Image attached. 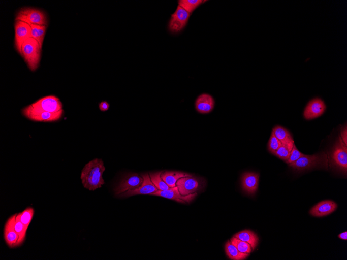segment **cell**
<instances>
[{
	"instance_id": "ffe728a7",
	"label": "cell",
	"mask_w": 347,
	"mask_h": 260,
	"mask_svg": "<svg viewBox=\"0 0 347 260\" xmlns=\"http://www.w3.org/2000/svg\"><path fill=\"white\" fill-rule=\"evenodd\" d=\"M234 237L249 244L253 250L259 243V238L256 233L250 230H244L235 235Z\"/></svg>"
},
{
	"instance_id": "3957f363",
	"label": "cell",
	"mask_w": 347,
	"mask_h": 260,
	"mask_svg": "<svg viewBox=\"0 0 347 260\" xmlns=\"http://www.w3.org/2000/svg\"><path fill=\"white\" fill-rule=\"evenodd\" d=\"M328 164L327 155L325 153H321L313 155H304L289 165L295 170L303 171L315 168H327Z\"/></svg>"
},
{
	"instance_id": "8fae6325",
	"label": "cell",
	"mask_w": 347,
	"mask_h": 260,
	"mask_svg": "<svg viewBox=\"0 0 347 260\" xmlns=\"http://www.w3.org/2000/svg\"><path fill=\"white\" fill-rule=\"evenodd\" d=\"M31 105L34 107L52 113H57L63 111L61 102L59 99L54 96L43 98Z\"/></svg>"
},
{
	"instance_id": "44dd1931",
	"label": "cell",
	"mask_w": 347,
	"mask_h": 260,
	"mask_svg": "<svg viewBox=\"0 0 347 260\" xmlns=\"http://www.w3.org/2000/svg\"><path fill=\"white\" fill-rule=\"evenodd\" d=\"M225 251L228 257L232 260H243L246 259L249 253H242L232 244L228 241L225 245Z\"/></svg>"
},
{
	"instance_id": "5b68a950",
	"label": "cell",
	"mask_w": 347,
	"mask_h": 260,
	"mask_svg": "<svg viewBox=\"0 0 347 260\" xmlns=\"http://www.w3.org/2000/svg\"><path fill=\"white\" fill-rule=\"evenodd\" d=\"M15 20L26 22L28 24L47 26V18L41 10L34 8L21 9L17 14Z\"/></svg>"
},
{
	"instance_id": "f546056e",
	"label": "cell",
	"mask_w": 347,
	"mask_h": 260,
	"mask_svg": "<svg viewBox=\"0 0 347 260\" xmlns=\"http://www.w3.org/2000/svg\"><path fill=\"white\" fill-rule=\"evenodd\" d=\"M282 143L281 142L272 132L268 144V149L269 152L274 154L275 152L279 149Z\"/></svg>"
},
{
	"instance_id": "30bf717a",
	"label": "cell",
	"mask_w": 347,
	"mask_h": 260,
	"mask_svg": "<svg viewBox=\"0 0 347 260\" xmlns=\"http://www.w3.org/2000/svg\"><path fill=\"white\" fill-rule=\"evenodd\" d=\"M332 159L335 166L344 172L347 170V146H346L340 136L334 147Z\"/></svg>"
},
{
	"instance_id": "8992f818",
	"label": "cell",
	"mask_w": 347,
	"mask_h": 260,
	"mask_svg": "<svg viewBox=\"0 0 347 260\" xmlns=\"http://www.w3.org/2000/svg\"><path fill=\"white\" fill-rule=\"evenodd\" d=\"M143 181L142 176L137 173H128L114 188L115 195L120 196L129 190H136L142 186Z\"/></svg>"
},
{
	"instance_id": "7a4b0ae2",
	"label": "cell",
	"mask_w": 347,
	"mask_h": 260,
	"mask_svg": "<svg viewBox=\"0 0 347 260\" xmlns=\"http://www.w3.org/2000/svg\"><path fill=\"white\" fill-rule=\"evenodd\" d=\"M41 50L38 42L31 37L22 45V56L32 72H35L39 66Z\"/></svg>"
},
{
	"instance_id": "603a6c76",
	"label": "cell",
	"mask_w": 347,
	"mask_h": 260,
	"mask_svg": "<svg viewBox=\"0 0 347 260\" xmlns=\"http://www.w3.org/2000/svg\"><path fill=\"white\" fill-rule=\"evenodd\" d=\"M31 37L36 40L42 49L43 42L45 37L46 30V26H41L38 25L31 24Z\"/></svg>"
},
{
	"instance_id": "9c48e42d",
	"label": "cell",
	"mask_w": 347,
	"mask_h": 260,
	"mask_svg": "<svg viewBox=\"0 0 347 260\" xmlns=\"http://www.w3.org/2000/svg\"><path fill=\"white\" fill-rule=\"evenodd\" d=\"M202 185L201 180L193 176L181 178L176 183L179 193L183 196L196 193L202 188Z\"/></svg>"
},
{
	"instance_id": "83f0119b",
	"label": "cell",
	"mask_w": 347,
	"mask_h": 260,
	"mask_svg": "<svg viewBox=\"0 0 347 260\" xmlns=\"http://www.w3.org/2000/svg\"><path fill=\"white\" fill-rule=\"evenodd\" d=\"M15 230L19 236L18 240V247L21 245L25 241L27 230L17 216L15 223Z\"/></svg>"
},
{
	"instance_id": "484cf974",
	"label": "cell",
	"mask_w": 347,
	"mask_h": 260,
	"mask_svg": "<svg viewBox=\"0 0 347 260\" xmlns=\"http://www.w3.org/2000/svg\"><path fill=\"white\" fill-rule=\"evenodd\" d=\"M163 172H159L154 173H150L149 176L151 181L157 187L158 190L166 191L169 190L171 187L161 178V174Z\"/></svg>"
},
{
	"instance_id": "5bb4252c",
	"label": "cell",
	"mask_w": 347,
	"mask_h": 260,
	"mask_svg": "<svg viewBox=\"0 0 347 260\" xmlns=\"http://www.w3.org/2000/svg\"><path fill=\"white\" fill-rule=\"evenodd\" d=\"M142 176L144 181L141 187L134 190H129L119 197L128 198L137 195H151L158 191L157 187L151 181L149 174H145Z\"/></svg>"
},
{
	"instance_id": "cb8c5ba5",
	"label": "cell",
	"mask_w": 347,
	"mask_h": 260,
	"mask_svg": "<svg viewBox=\"0 0 347 260\" xmlns=\"http://www.w3.org/2000/svg\"><path fill=\"white\" fill-rule=\"evenodd\" d=\"M206 2L203 0H179L178 6L190 13H192L200 5Z\"/></svg>"
},
{
	"instance_id": "52a82bcc",
	"label": "cell",
	"mask_w": 347,
	"mask_h": 260,
	"mask_svg": "<svg viewBox=\"0 0 347 260\" xmlns=\"http://www.w3.org/2000/svg\"><path fill=\"white\" fill-rule=\"evenodd\" d=\"M191 15V13L178 6L175 12L172 15L169 21V31L173 34H176L183 30L187 25Z\"/></svg>"
},
{
	"instance_id": "d6986e66",
	"label": "cell",
	"mask_w": 347,
	"mask_h": 260,
	"mask_svg": "<svg viewBox=\"0 0 347 260\" xmlns=\"http://www.w3.org/2000/svg\"><path fill=\"white\" fill-rule=\"evenodd\" d=\"M161 178L170 187L176 186L177 181L181 178L191 177L192 175L180 172L166 171L161 174Z\"/></svg>"
},
{
	"instance_id": "6da1fadb",
	"label": "cell",
	"mask_w": 347,
	"mask_h": 260,
	"mask_svg": "<svg viewBox=\"0 0 347 260\" xmlns=\"http://www.w3.org/2000/svg\"><path fill=\"white\" fill-rule=\"evenodd\" d=\"M105 170L101 159L96 158L86 164L81 175L83 186L89 191L101 188L105 184L103 175Z\"/></svg>"
},
{
	"instance_id": "7c38bea8",
	"label": "cell",
	"mask_w": 347,
	"mask_h": 260,
	"mask_svg": "<svg viewBox=\"0 0 347 260\" xmlns=\"http://www.w3.org/2000/svg\"><path fill=\"white\" fill-rule=\"evenodd\" d=\"M150 196L163 197L168 199L174 200L178 203L186 204L190 203L193 201L197 197V193H195L190 195L183 196L180 194L178 191V187L175 186L171 187L169 190L166 191L158 190Z\"/></svg>"
},
{
	"instance_id": "9a60e30c",
	"label": "cell",
	"mask_w": 347,
	"mask_h": 260,
	"mask_svg": "<svg viewBox=\"0 0 347 260\" xmlns=\"http://www.w3.org/2000/svg\"><path fill=\"white\" fill-rule=\"evenodd\" d=\"M17 214L11 217L6 222L4 229V237L8 246L11 248L18 247L19 236L15 230Z\"/></svg>"
},
{
	"instance_id": "2e32d148",
	"label": "cell",
	"mask_w": 347,
	"mask_h": 260,
	"mask_svg": "<svg viewBox=\"0 0 347 260\" xmlns=\"http://www.w3.org/2000/svg\"><path fill=\"white\" fill-rule=\"evenodd\" d=\"M337 208V205L332 201H324L315 205L310 211L311 215L322 217L330 215Z\"/></svg>"
},
{
	"instance_id": "4dcf8cb0",
	"label": "cell",
	"mask_w": 347,
	"mask_h": 260,
	"mask_svg": "<svg viewBox=\"0 0 347 260\" xmlns=\"http://www.w3.org/2000/svg\"><path fill=\"white\" fill-rule=\"evenodd\" d=\"M304 154L300 152L296 148L295 144L290 153L289 159L286 162L289 165L295 162Z\"/></svg>"
},
{
	"instance_id": "f1b7e54d",
	"label": "cell",
	"mask_w": 347,
	"mask_h": 260,
	"mask_svg": "<svg viewBox=\"0 0 347 260\" xmlns=\"http://www.w3.org/2000/svg\"><path fill=\"white\" fill-rule=\"evenodd\" d=\"M230 242L242 253H250L252 251V248L249 244L235 237L231 239Z\"/></svg>"
},
{
	"instance_id": "7402d4cb",
	"label": "cell",
	"mask_w": 347,
	"mask_h": 260,
	"mask_svg": "<svg viewBox=\"0 0 347 260\" xmlns=\"http://www.w3.org/2000/svg\"><path fill=\"white\" fill-rule=\"evenodd\" d=\"M294 145V141L292 138L287 142V143L282 144L281 146L275 152L274 155L286 161L289 158Z\"/></svg>"
},
{
	"instance_id": "ac0fdd59",
	"label": "cell",
	"mask_w": 347,
	"mask_h": 260,
	"mask_svg": "<svg viewBox=\"0 0 347 260\" xmlns=\"http://www.w3.org/2000/svg\"><path fill=\"white\" fill-rule=\"evenodd\" d=\"M259 174L255 173H245L242 177L243 190L249 194H253L258 190Z\"/></svg>"
},
{
	"instance_id": "d4e9b609",
	"label": "cell",
	"mask_w": 347,
	"mask_h": 260,
	"mask_svg": "<svg viewBox=\"0 0 347 260\" xmlns=\"http://www.w3.org/2000/svg\"><path fill=\"white\" fill-rule=\"evenodd\" d=\"M34 213V208L29 207L17 215V217L19 219L21 223L24 225L27 230H28L31 222Z\"/></svg>"
},
{
	"instance_id": "277c9868",
	"label": "cell",
	"mask_w": 347,
	"mask_h": 260,
	"mask_svg": "<svg viewBox=\"0 0 347 260\" xmlns=\"http://www.w3.org/2000/svg\"><path fill=\"white\" fill-rule=\"evenodd\" d=\"M22 113L23 115L32 121L49 122L59 120L62 115L63 111L57 113H52L34 107L31 105L23 109Z\"/></svg>"
},
{
	"instance_id": "836d02e7",
	"label": "cell",
	"mask_w": 347,
	"mask_h": 260,
	"mask_svg": "<svg viewBox=\"0 0 347 260\" xmlns=\"http://www.w3.org/2000/svg\"><path fill=\"white\" fill-rule=\"evenodd\" d=\"M338 237L339 239L343 240H347V232H343L341 234H340L338 235Z\"/></svg>"
},
{
	"instance_id": "4fadbf2b",
	"label": "cell",
	"mask_w": 347,
	"mask_h": 260,
	"mask_svg": "<svg viewBox=\"0 0 347 260\" xmlns=\"http://www.w3.org/2000/svg\"><path fill=\"white\" fill-rule=\"evenodd\" d=\"M326 105L320 98L311 100L307 105L304 112V116L307 120H312L322 115L326 111Z\"/></svg>"
},
{
	"instance_id": "4316f807",
	"label": "cell",
	"mask_w": 347,
	"mask_h": 260,
	"mask_svg": "<svg viewBox=\"0 0 347 260\" xmlns=\"http://www.w3.org/2000/svg\"><path fill=\"white\" fill-rule=\"evenodd\" d=\"M272 133L279 140L282 144L287 143V142L293 138L287 129L279 126L275 127L273 129Z\"/></svg>"
},
{
	"instance_id": "ba28073f",
	"label": "cell",
	"mask_w": 347,
	"mask_h": 260,
	"mask_svg": "<svg viewBox=\"0 0 347 260\" xmlns=\"http://www.w3.org/2000/svg\"><path fill=\"white\" fill-rule=\"evenodd\" d=\"M15 45L17 51L22 56V46L23 44L31 38V27L28 23L20 20H16L15 23Z\"/></svg>"
},
{
	"instance_id": "1f68e13d",
	"label": "cell",
	"mask_w": 347,
	"mask_h": 260,
	"mask_svg": "<svg viewBox=\"0 0 347 260\" xmlns=\"http://www.w3.org/2000/svg\"><path fill=\"white\" fill-rule=\"evenodd\" d=\"M109 104L106 101H103L99 104V108L101 111L105 112L109 110Z\"/></svg>"
},
{
	"instance_id": "d6a6232c",
	"label": "cell",
	"mask_w": 347,
	"mask_h": 260,
	"mask_svg": "<svg viewBox=\"0 0 347 260\" xmlns=\"http://www.w3.org/2000/svg\"><path fill=\"white\" fill-rule=\"evenodd\" d=\"M342 140L343 141L344 144L347 146V129L346 127H345L344 129H343L341 132L340 136Z\"/></svg>"
},
{
	"instance_id": "e0dca14e",
	"label": "cell",
	"mask_w": 347,
	"mask_h": 260,
	"mask_svg": "<svg viewBox=\"0 0 347 260\" xmlns=\"http://www.w3.org/2000/svg\"><path fill=\"white\" fill-rule=\"evenodd\" d=\"M215 107L214 98L207 93H202L197 98L195 102L196 109L201 114H208L211 112Z\"/></svg>"
}]
</instances>
